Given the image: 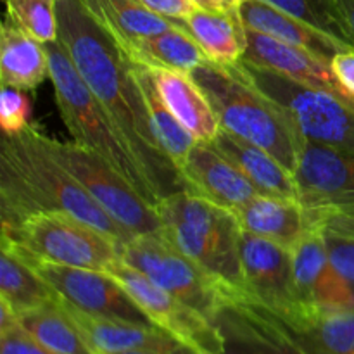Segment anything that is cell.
I'll return each mask as SVG.
<instances>
[{"label": "cell", "mask_w": 354, "mask_h": 354, "mask_svg": "<svg viewBox=\"0 0 354 354\" xmlns=\"http://www.w3.org/2000/svg\"><path fill=\"white\" fill-rule=\"evenodd\" d=\"M57 19L59 44L120 131L158 199L185 190L156 137L133 62L82 0H57Z\"/></svg>", "instance_id": "obj_1"}, {"label": "cell", "mask_w": 354, "mask_h": 354, "mask_svg": "<svg viewBox=\"0 0 354 354\" xmlns=\"http://www.w3.org/2000/svg\"><path fill=\"white\" fill-rule=\"evenodd\" d=\"M44 211H61L127 244L133 235L109 216L85 187L52 156L44 133L33 124L0 144V214L2 227Z\"/></svg>", "instance_id": "obj_2"}, {"label": "cell", "mask_w": 354, "mask_h": 354, "mask_svg": "<svg viewBox=\"0 0 354 354\" xmlns=\"http://www.w3.org/2000/svg\"><path fill=\"white\" fill-rule=\"evenodd\" d=\"M190 76L209 99L223 130L259 145L294 173L303 137L286 109L258 88L241 62L207 61Z\"/></svg>", "instance_id": "obj_3"}, {"label": "cell", "mask_w": 354, "mask_h": 354, "mask_svg": "<svg viewBox=\"0 0 354 354\" xmlns=\"http://www.w3.org/2000/svg\"><path fill=\"white\" fill-rule=\"evenodd\" d=\"M161 237L220 280L234 299H244L241 225L232 211L189 190H178L156 204Z\"/></svg>", "instance_id": "obj_4"}, {"label": "cell", "mask_w": 354, "mask_h": 354, "mask_svg": "<svg viewBox=\"0 0 354 354\" xmlns=\"http://www.w3.org/2000/svg\"><path fill=\"white\" fill-rule=\"evenodd\" d=\"M45 45L48 52L55 102L73 142L92 151L107 165L113 166L149 204L156 207L159 199L154 189L145 178L144 171L135 161L133 154L127 147L111 118L76 71L64 47L59 44V40Z\"/></svg>", "instance_id": "obj_5"}, {"label": "cell", "mask_w": 354, "mask_h": 354, "mask_svg": "<svg viewBox=\"0 0 354 354\" xmlns=\"http://www.w3.org/2000/svg\"><path fill=\"white\" fill-rule=\"evenodd\" d=\"M28 263H54L111 272L121 261L116 239L80 218L61 211H44L2 227V242Z\"/></svg>", "instance_id": "obj_6"}, {"label": "cell", "mask_w": 354, "mask_h": 354, "mask_svg": "<svg viewBox=\"0 0 354 354\" xmlns=\"http://www.w3.org/2000/svg\"><path fill=\"white\" fill-rule=\"evenodd\" d=\"M121 261L213 322L234 294L161 235H137L121 245Z\"/></svg>", "instance_id": "obj_7"}, {"label": "cell", "mask_w": 354, "mask_h": 354, "mask_svg": "<svg viewBox=\"0 0 354 354\" xmlns=\"http://www.w3.org/2000/svg\"><path fill=\"white\" fill-rule=\"evenodd\" d=\"M252 82L286 109L308 140L354 152V102L335 93L303 86L289 78L242 62Z\"/></svg>", "instance_id": "obj_8"}, {"label": "cell", "mask_w": 354, "mask_h": 354, "mask_svg": "<svg viewBox=\"0 0 354 354\" xmlns=\"http://www.w3.org/2000/svg\"><path fill=\"white\" fill-rule=\"evenodd\" d=\"M44 142L52 156L85 187L93 201L133 237L145 234L161 235V220L156 207L113 166L76 142L55 140L45 133Z\"/></svg>", "instance_id": "obj_9"}, {"label": "cell", "mask_w": 354, "mask_h": 354, "mask_svg": "<svg viewBox=\"0 0 354 354\" xmlns=\"http://www.w3.org/2000/svg\"><path fill=\"white\" fill-rule=\"evenodd\" d=\"M294 180L313 227L327 214L354 209V152L303 137Z\"/></svg>", "instance_id": "obj_10"}, {"label": "cell", "mask_w": 354, "mask_h": 354, "mask_svg": "<svg viewBox=\"0 0 354 354\" xmlns=\"http://www.w3.org/2000/svg\"><path fill=\"white\" fill-rule=\"evenodd\" d=\"M109 273L154 325L192 348L197 354H220L221 341L216 327L204 315L162 290L144 273L120 261Z\"/></svg>", "instance_id": "obj_11"}, {"label": "cell", "mask_w": 354, "mask_h": 354, "mask_svg": "<svg viewBox=\"0 0 354 354\" xmlns=\"http://www.w3.org/2000/svg\"><path fill=\"white\" fill-rule=\"evenodd\" d=\"M241 265L245 301L292 322L303 315L292 272V252L266 239L241 232Z\"/></svg>", "instance_id": "obj_12"}, {"label": "cell", "mask_w": 354, "mask_h": 354, "mask_svg": "<svg viewBox=\"0 0 354 354\" xmlns=\"http://www.w3.org/2000/svg\"><path fill=\"white\" fill-rule=\"evenodd\" d=\"M30 265L55 290L59 299L78 311L109 320L154 325L142 308L131 299L130 294L109 273L54 263Z\"/></svg>", "instance_id": "obj_13"}, {"label": "cell", "mask_w": 354, "mask_h": 354, "mask_svg": "<svg viewBox=\"0 0 354 354\" xmlns=\"http://www.w3.org/2000/svg\"><path fill=\"white\" fill-rule=\"evenodd\" d=\"M290 252L297 299L303 308L301 317L317 311L354 310V287L332 265L324 228H310Z\"/></svg>", "instance_id": "obj_14"}, {"label": "cell", "mask_w": 354, "mask_h": 354, "mask_svg": "<svg viewBox=\"0 0 354 354\" xmlns=\"http://www.w3.org/2000/svg\"><path fill=\"white\" fill-rule=\"evenodd\" d=\"M213 324L220 334V354H304L287 328L251 301H227Z\"/></svg>", "instance_id": "obj_15"}, {"label": "cell", "mask_w": 354, "mask_h": 354, "mask_svg": "<svg viewBox=\"0 0 354 354\" xmlns=\"http://www.w3.org/2000/svg\"><path fill=\"white\" fill-rule=\"evenodd\" d=\"M178 171L185 190L232 213L259 194L213 142H196Z\"/></svg>", "instance_id": "obj_16"}, {"label": "cell", "mask_w": 354, "mask_h": 354, "mask_svg": "<svg viewBox=\"0 0 354 354\" xmlns=\"http://www.w3.org/2000/svg\"><path fill=\"white\" fill-rule=\"evenodd\" d=\"M248 41L249 47L242 57V62L268 69V71L292 80L303 86L324 90V92L349 99L335 80L330 62L325 59L318 57L304 48L283 44V41L252 30H248Z\"/></svg>", "instance_id": "obj_17"}, {"label": "cell", "mask_w": 354, "mask_h": 354, "mask_svg": "<svg viewBox=\"0 0 354 354\" xmlns=\"http://www.w3.org/2000/svg\"><path fill=\"white\" fill-rule=\"evenodd\" d=\"M62 304L97 354H118L127 351L183 354L194 351L192 348L185 346L182 341L156 325H140L131 324V322L92 317V315H86L69 306L64 301Z\"/></svg>", "instance_id": "obj_18"}, {"label": "cell", "mask_w": 354, "mask_h": 354, "mask_svg": "<svg viewBox=\"0 0 354 354\" xmlns=\"http://www.w3.org/2000/svg\"><path fill=\"white\" fill-rule=\"evenodd\" d=\"M234 214L241 225V230L287 249H292L303 235L313 228L303 204L283 197L258 194Z\"/></svg>", "instance_id": "obj_19"}, {"label": "cell", "mask_w": 354, "mask_h": 354, "mask_svg": "<svg viewBox=\"0 0 354 354\" xmlns=\"http://www.w3.org/2000/svg\"><path fill=\"white\" fill-rule=\"evenodd\" d=\"M239 14L248 30L258 31L283 44L304 48L328 62L337 52L349 48L324 31L310 26L290 14L282 12L263 0H245L239 7Z\"/></svg>", "instance_id": "obj_20"}, {"label": "cell", "mask_w": 354, "mask_h": 354, "mask_svg": "<svg viewBox=\"0 0 354 354\" xmlns=\"http://www.w3.org/2000/svg\"><path fill=\"white\" fill-rule=\"evenodd\" d=\"M213 145L251 180L261 196L299 201L294 173L268 151L223 128L213 140Z\"/></svg>", "instance_id": "obj_21"}, {"label": "cell", "mask_w": 354, "mask_h": 354, "mask_svg": "<svg viewBox=\"0 0 354 354\" xmlns=\"http://www.w3.org/2000/svg\"><path fill=\"white\" fill-rule=\"evenodd\" d=\"M175 24L199 44L211 62L237 64L248 52V28L239 10L197 9L185 19L175 21Z\"/></svg>", "instance_id": "obj_22"}, {"label": "cell", "mask_w": 354, "mask_h": 354, "mask_svg": "<svg viewBox=\"0 0 354 354\" xmlns=\"http://www.w3.org/2000/svg\"><path fill=\"white\" fill-rule=\"evenodd\" d=\"M159 93L176 120L197 142H213L221 127L209 99L187 73L152 69Z\"/></svg>", "instance_id": "obj_23"}, {"label": "cell", "mask_w": 354, "mask_h": 354, "mask_svg": "<svg viewBox=\"0 0 354 354\" xmlns=\"http://www.w3.org/2000/svg\"><path fill=\"white\" fill-rule=\"evenodd\" d=\"M50 78L47 45L21 30L9 16L0 30V82L2 86L33 90Z\"/></svg>", "instance_id": "obj_24"}, {"label": "cell", "mask_w": 354, "mask_h": 354, "mask_svg": "<svg viewBox=\"0 0 354 354\" xmlns=\"http://www.w3.org/2000/svg\"><path fill=\"white\" fill-rule=\"evenodd\" d=\"M121 50L135 64L187 75H192L197 68L209 61L199 44L176 24L168 31L121 47Z\"/></svg>", "instance_id": "obj_25"}, {"label": "cell", "mask_w": 354, "mask_h": 354, "mask_svg": "<svg viewBox=\"0 0 354 354\" xmlns=\"http://www.w3.org/2000/svg\"><path fill=\"white\" fill-rule=\"evenodd\" d=\"M275 318L304 354H354V310L317 311L294 322Z\"/></svg>", "instance_id": "obj_26"}, {"label": "cell", "mask_w": 354, "mask_h": 354, "mask_svg": "<svg viewBox=\"0 0 354 354\" xmlns=\"http://www.w3.org/2000/svg\"><path fill=\"white\" fill-rule=\"evenodd\" d=\"M88 12L120 47L168 31L175 23L140 3L138 0H82Z\"/></svg>", "instance_id": "obj_27"}, {"label": "cell", "mask_w": 354, "mask_h": 354, "mask_svg": "<svg viewBox=\"0 0 354 354\" xmlns=\"http://www.w3.org/2000/svg\"><path fill=\"white\" fill-rule=\"evenodd\" d=\"M17 322L54 354H97L59 297L45 306L17 315Z\"/></svg>", "instance_id": "obj_28"}, {"label": "cell", "mask_w": 354, "mask_h": 354, "mask_svg": "<svg viewBox=\"0 0 354 354\" xmlns=\"http://www.w3.org/2000/svg\"><path fill=\"white\" fill-rule=\"evenodd\" d=\"M0 299L6 301L16 315L37 310L57 299L55 290L30 263L9 245L0 244Z\"/></svg>", "instance_id": "obj_29"}, {"label": "cell", "mask_w": 354, "mask_h": 354, "mask_svg": "<svg viewBox=\"0 0 354 354\" xmlns=\"http://www.w3.org/2000/svg\"><path fill=\"white\" fill-rule=\"evenodd\" d=\"M133 69L135 75H137L138 85H140L142 92H144L145 104H147L149 116H151L156 137H158L162 151L168 154V158L171 159V162L176 166V169H178L180 166H182V162L185 161L187 156H189L190 149L196 145L197 140L189 133V130L176 120L175 114H173L171 111H169V107L165 104V100H162L161 93H159L158 90V85H156V78L152 69L147 68V66L135 64V62Z\"/></svg>", "instance_id": "obj_30"}, {"label": "cell", "mask_w": 354, "mask_h": 354, "mask_svg": "<svg viewBox=\"0 0 354 354\" xmlns=\"http://www.w3.org/2000/svg\"><path fill=\"white\" fill-rule=\"evenodd\" d=\"M263 2L324 31L346 47L354 48L334 0H263Z\"/></svg>", "instance_id": "obj_31"}, {"label": "cell", "mask_w": 354, "mask_h": 354, "mask_svg": "<svg viewBox=\"0 0 354 354\" xmlns=\"http://www.w3.org/2000/svg\"><path fill=\"white\" fill-rule=\"evenodd\" d=\"M6 16L41 44L59 40L57 0H6Z\"/></svg>", "instance_id": "obj_32"}, {"label": "cell", "mask_w": 354, "mask_h": 354, "mask_svg": "<svg viewBox=\"0 0 354 354\" xmlns=\"http://www.w3.org/2000/svg\"><path fill=\"white\" fill-rule=\"evenodd\" d=\"M31 102L24 90L2 86L0 92V127L3 135H14L30 124Z\"/></svg>", "instance_id": "obj_33"}, {"label": "cell", "mask_w": 354, "mask_h": 354, "mask_svg": "<svg viewBox=\"0 0 354 354\" xmlns=\"http://www.w3.org/2000/svg\"><path fill=\"white\" fill-rule=\"evenodd\" d=\"M325 242L332 265L354 287V239L325 232Z\"/></svg>", "instance_id": "obj_34"}, {"label": "cell", "mask_w": 354, "mask_h": 354, "mask_svg": "<svg viewBox=\"0 0 354 354\" xmlns=\"http://www.w3.org/2000/svg\"><path fill=\"white\" fill-rule=\"evenodd\" d=\"M0 354H54L31 337L17 322L12 327L0 330Z\"/></svg>", "instance_id": "obj_35"}, {"label": "cell", "mask_w": 354, "mask_h": 354, "mask_svg": "<svg viewBox=\"0 0 354 354\" xmlns=\"http://www.w3.org/2000/svg\"><path fill=\"white\" fill-rule=\"evenodd\" d=\"M330 68L346 95L354 100V48L337 52L332 57Z\"/></svg>", "instance_id": "obj_36"}, {"label": "cell", "mask_w": 354, "mask_h": 354, "mask_svg": "<svg viewBox=\"0 0 354 354\" xmlns=\"http://www.w3.org/2000/svg\"><path fill=\"white\" fill-rule=\"evenodd\" d=\"M138 2L144 3L152 12L159 14L161 17H166L173 23L185 19L194 10L199 9L192 0H138Z\"/></svg>", "instance_id": "obj_37"}, {"label": "cell", "mask_w": 354, "mask_h": 354, "mask_svg": "<svg viewBox=\"0 0 354 354\" xmlns=\"http://www.w3.org/2000/svg\"><path fill=\"white\" fill-rule=\"evenodd\" d=\"M318 227H322L328 234L354 239V209L327 214Z\"/></svg>", "instance_id": "obj_38"}, {"label": "cell", "mask_w": 354, "mask_h": 354, "mask_svg": "<svg viewBox=\"0 0 354 354\" xmlns=\"http://www.w3.org/2000/svg\"><path fill=\"white\" fill-rule=\"evenodd\" d=\"M335 6H337L339 14L342 17V23H344L346 31L349 35V40H351L354 47V0H334Z\"/></svg>", "instance_id": "obj_39"}, {"label": "cell", "mask_w": 354, "mask_h": 354, "mask_svg": "<svg viewBox=\"0 0 354 354\" xmlns=\"http://www.w3.org/2000/svg\"><path fill=\"white\" fill-rule=\"evenodd\" d=\"M192 2L204 10H239L245 0H192Z\"/></svg>", "instance_id": "obj_40"}, {"label": "cell", "mask_w": 354, "mask_h": 354, "mask_svg": "<svg viewBox=\"0 0 354 354\" xmlns=\"http://www.w3.org/2000/svg\"><path fill=\"white\" fill-rule=\"evenodd\" d=\"M118 354H166V353H158V351H127V353H118ZM183 354H197L194 351L183 353Z\"/></svg>", "instance_id": "obj_41"}]
</instances>
